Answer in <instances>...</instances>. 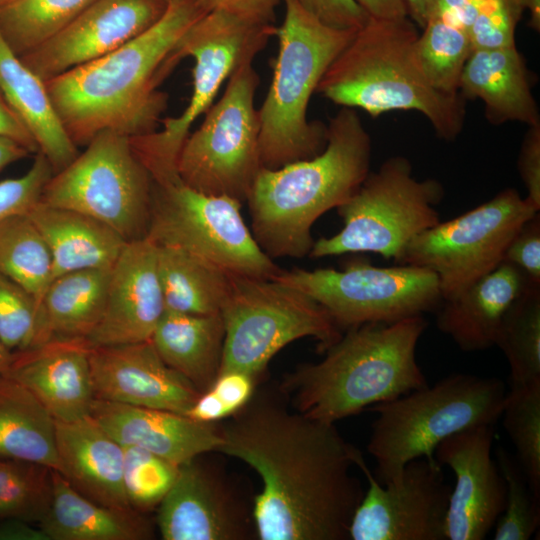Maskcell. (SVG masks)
<instances>
[{"instance_id":"9c48e42d","label":"cell","mask_w":540,"mask_h":540,"mask_svg":"<svg viewBox=\"0 0 540 540\" xmlns=\"http://www.w3.org/2000/svg\"><path fill=\"white\" fill-rule=\"evenodd\" d=\"M443 197L438 180L416 179L408 158L389 157L336 208L343 227L314 241L309 256L371 252L398 263L411 240L440 221Z\"/></svg>"},{"instance_id":"44dd1931","label":"cell","mask_w":540,"mask_h":540,"mask_svg":"<svg viewBox=\"0 0 540 540\" xmlns=\"http://www.w3.org/2000/svg\"><path fill=\"white\" fill-rule=\"evenodd\" d=\"M90 365L96 399L186 414L200 394L150 340L91 348Z\"/></svg>"},{"instance_id":"e0dca14e","label":"cell","mask_w":540,"mask_h":540,"mask_svg":"<svg viewBox=\"0 0 540 540\" xmlns=\"http://www.w3.org/2000/svg\"><path fill=\"white\" fill-rule=\"evenodd\" d=\"M355 465L368 481L349 527L351 540H446L445 520L451 486L435 457L408 462L401 476L381 484L361 451Z\"/></svg>"},{"instance_id":"94428289","label":"cell","mask_w":540,"mask_h":540,"mask_svg":"<svg viewBox=\"0 0 540 540\" xmlns=\"http://www.w3.org/2000/svg\"><path fill=\"white\" fill-rule=\"evenodd\" d=\"M162 1L165 2L166 4H169V3L180 1V0H162Z\"/></svg>"},{"instance_id":"e575fe53","label":"cell","mask_w":540,"mask_h":540,"mask_svg":"<svg viewBox=\"0 0 540 540\" xmlns=\"http://www.w3.org/2000/svg\"><path fill=\"white\" fill-rule=\"evenodd\" d=\"M95 0H14L0 6V35L18 56L45 43Z\"/></svg>"},{"instance_id":"7c38bea8","label":"cell","mask_w":540,"mask_h":540,"mask_svg":"<svg viewBox=\"0 0 540 540\" xmlns=\"http://www.w3.org/2000/svg\"><path fill=\"white\" fill-rule=\"evenodd\" d=\"M153 187L130 137L106 130L96 134L70 164L53 173L40 201L94 217L128 242L147 235Z\"/></svg>"},{"instance_id":"30bf717a","label":"cell","mask_w":540,"mask_h":540,"mask_svg":"<svg viewBox=\"0 0 540 540\" xmlns=\"http://www.w3.org/2000/svg\"><path fill=\"white\" fill-rule=\"evenodd\" d=\"M220 315L225 329L220 372L238 370L259 380L291 342L313 337L325 350L342 335L312 297L273 279L233 276Z\"/></svg>"},{"instance_id":"4fadbf2b","label":"cell","mask_w":540,"mask_h":540,"mask_svg":"<svg viewBox=\"0 0 540 540\" xmlns=\"http://www.w3.org/2000/svg\"><path fill=\"white\" fill-rule=\"evenodd\" d=\"M241 202L186 186L180 179L153 187L146 237L182 249L233 276L274 279L282 269L258 245Z\"/></svg>"},{"instance_id":"5b68a950","label":"cell","mask_w":540,"mask_h":540,"mask_svg":"<svg viewBox=\"0 0 540 540\" xmlns=\"http://www.w3.org/2000/svg\"><path fill=\"white\" fill-rule=\"evenodd\" d=\"M418 35L409 17H369L327 68L316 92L373 118L395 110L417 111L439 138L454 141L464 127L465 99L442 93L425 79L413 54Z\"/></svg>"},{"instance_id":"4316f807","label":"cell","mask_w":540,"mask_h":540,"mask_svg":"<svg viewBox=\"0 0 540 540\" xmlns=\"http://www.w3.org/2000/svg\"><path fill=\"white\" fill-rule=\"evenodd\" d=\"M28 215L50 250L51 280L72 271L112 268L127 242L109 225L72 209L39 201Z\"/></svg>"},{"instance_id":"7a4b0ae2","label":"cell","mask_w":540,"mask_h":540,"mask_svg":"<svg viewBox=\"0 0 540 540\" xmlns=\"http://www.w3.org/2000/svg\"><path fill=\"white\" fill-rule=\"evenodd\" d=\"M203 14L197 0L169 3L160 20L138 37L45 81L58 118L77 147L106 130L135 137L157 129L168 101L159 85L178 64L181 37Z\"/></svg>"},{"instance_id":"d6a6232c","label":"cell","mask_w":540,"mask_h":540,"mask_svg":"<svg viewBox=\"0 0 540 540\" xmlns=\"http://www.w3.org/2000/svg\"><path fill=\"white\" fill-rule=\"evenodd\" d=\"M157 270L165 311L220 313L232 277L220 268L176 247L157 246Z\"/></svg>"},{"instance_id":"8fae6325","label":"cell","mask_w":540,"mask_h":540,"mask_svg":"<svg viewBox=\"0 0 540 540\" xmlns=\"http://www.w3.org/2000/svg\"><path fill=\"white\" fill-rule=\"evenodd\" d=\"M258 85L253 61L240 65L228 78L222 96L179 152L177 174L186 186L207 195L247 201L263 168L255 107Z\"/></svg>"},{"instance_id":"83f0119b","label":"cell","mask_w":540,"mask_h":540,"mask_svg":"<svg viewBox=\"0 0 540 540\" xmlns=\"http://www.w3.org/2000/svg\"><path fill=\"white\" fill-rule=\"evenodd\" d=\"M49 540H149L154 528L145 513L99 504L52 470V497L38 524Z\"/></svg>"},{"instance_id":"91938a15","label":"cell","mask_w":540,"mask_h":540,"mask_svg":"<svg viewBox=\"0 0 540 540\" xmlns=\"http://www.w3.org/2000/svg\"><path fill=\"white\" fill-rule=\"evenodd\" d=\"M12 1H14V0H0V6H3V5H5L7 3H10Z\"/></svg>"},{"instance_id":"11a10c76","label":"cell","mask_w":540,"mask_h":540,"mask_svg":"<svg viewBox=\"0 0 540 540\" xmlns=\"http://www.w3.org/2000/svg\"><path fill=\"white\" fill-rule=\"evenodd\" d=\"M408 17L423 28L433 14L436 0H403Z\"/></svg>"},{"instance_id":"ac0fdd59","label":"cell","mask_w":540,"mask_h":540,"mask_svg":"<svg viewBox=\"0 0 540 540\" xmlns=\"http://www.w3.org/2000/svg\"><path fill=\"white\" fill-rule=\"evenodd\" d=\"M494 425L462 430L438 444L436 461L455 475L445 520L446 540H483L506 503V483L492 458Z\"/></svg>"},{"instance_id":"7bdbcfd3","label":"cell","mask_w":540,"mask_h":540,"mask_svg":"<svg viewBox=\"0 0 540 540\" xmlns=\"http://www.w3.org/2000/svg\"><path fill=\"white\" fill-rule=\"evenodd\" d=\"M524 10L520 0H482L468 30L473 50L515 46V29Z\"/></svg>"},{"instance_id":"836d02e7","label":"cell","mask_w":540,"mask_h":540,"mask_svg":"<svg viewBox=\"0 0 540 540\" xmlns=\"http://www.w3.org/2000/svg\"><path fill=\"white\" fill-rule=\"evenodd\" d=\"M0 272L29 292L39 306L51 281L52 258L28 213L0 222Z\"/></svg>"},{"instance_id":"603a6c76","label":"cell","mask_w":540,"mask_h":540,"mask_svg":"<svg viewBox=\"0 0 540 540\" xmlns=\"http://www.w3.org/2000/svg\"><path fill=\"white\" fill-rule=\"evenodd\" d=\"M90 414L120 444L136 446L182 465L217 452L218 423H202L185 414L94 399Z\"/></svg>"},{"instance_id":"816d5d0a","label":"cell","mask_w":540,"mask_h":540,"mask_svg":"<svg viewBox=\"0 0 540 540\" xmlns=\"http://www.w3.org/2000/svg\"><path fill=\"white\" fill-rule=\"evenodd\" d=\"M481 2L482 0H436L431 17H441L468 32Z\"/></svg>"},{"instance_id":"bcb514c9","label":"cell","mask_w":540,"mask_h":540,"mask_svg":"<svg viewBox=\"0 0 540 540\" xmlns=\"http://www.w3.org/2000/svg\"><path fill=\"white\" fill-rule=\"evenodd\" d=\"M303 9L326 26L358 30L369 18L356 0H297Z\"/></svg>"},{"instance_id":"9f6ffc18","label":"cell","mask_w":540,"mask_h":540,"mask_svg":"<svg viewBox=\"0 0 540 540\" xmlns=\"http://www.w3.org/2000/svg\"><path fill=\"white\" fill-rule=\"evenodd\" d=\"M31 153L17 142L0 137V171L8 165L24 159Z\"/></svg>"},{"instance_id":"c3c4849f","label":"cell","mask_w":540,"mask_h":540,"mask_svg":"<svg viewBox=\"0 0 540 540\" xmlns=\"http://www.w3.org/2000/svg\"><path fill=\"white\" fill-rule=\"evenodd\" d=\"M260 382L246 372L229 370L220 372L209 390L220 399L231 416L249 401Z\"/></svg>"},{"instance_id":"1f68e13d","label":"cell","mask_w":540,"mask_h":540,"mask_svg":"<svg viewBox=\"0 0 540 540\" xmlns=\"http://www.w3.org/2000/svg\"><path fill=\"white\" fill-rule=\"evenodd\" d=\"M0 459L59 471L55 419L28 389L6 376L0 377Z\"/></svg>"},{"instance_id":"277c9868","label":"cell","mask_w":540,"mask_h":540,"mask_svg":"<svg viewBox=\"0 0 540 540\" xmlns=\"http://www.w3.org/2000/svg\"><path fill=\"white\" fill-rule=\"evenodd\" d=\"M423 315L346 329L319 362L284 376L279 388L297 411L334 423L428 385L416 360Z\"/></svg>"},{"instance_id":"6da1fadb","label":"cell","mask_w":540,"mask_h":540,"mask_svg":"<svg viewBox=\"0 0 540 540\" xmlns=\"http://www.w3.org/2000/svg\"><path fill=\"white\" fill-rule=\"evenodd\" d=\"M217 453L259 475L254 495L259 540H348L364 490L352 474L359 450L334 423L297 411L278 387H262L218 423Z\"/></svg>"},{"instance_id":"f35d334b","label":"cell","mask_w":540,"mask_h":540,"mask_svg":"<svg viewBox=\"0 0 540 540\" xmlns=\"http://www.w3.org/2000/svg\"><path fill=\"white\" fill-rule=\"evenodd\" d=\"M501 417L516 449V460L540 499V381L510 387Z\"/></svg>"},{"instance_id":"8d00e7d4","label":"cell","mask_w":540,"mask_h":540,"mask_svg":"<svg viewBox=\"0 0 540 540\" xmlns=\"http://www.w3.org/2000/svg\"><path fill=\"white\" fill-rule=\"evenodd\" d=\"M422 29L413 46L418 68L434 89L459 94L460 78L473 51L468 32L438 16Z\"/></svg>"},{"instance_id":"7402d4cb","label":"cell","mask_w":540,"mask_h":540,"mask_svg":"<svg viewBox=\"0 0 540 540\" xmlns=\"http://www.w3.org/2000/svg\"><path fill=\"white\" fill-rule=\"evenodd\" d=\"M90 352L86 340L53 339L15 351L3 376L28 389L56 421H75L90 415L95 399Z\"/></svg>"},{"instance_id":"2e32d148","label":"cell","mask_w":540,"mask_h":540,"mask_svg":"<svg viewBox=\"0 0 540 540\" xmlns=\"http://www.w3.org/2000/svg\"><path fill=\"white\" fill-rule=\"evenodd\" d=\"M202 453L180 465L177 478L157 507L164 540L257 539L254 495L222 460Z\"/></svg>"},{"instance_id":"74e56055","label":"cell","mask_w":540,"mask_h":540,"mask_svg":"<svg viewBox=\"0 0 540 540\" xmlns=\"http://www.w3.org/2000/svg\"><path fill=\"white\" fill-rule=\"evenodd\" d=\"M52 497V469L33 462L0 459V521L39 524Z\"/></svg>"},{"instance_id":"d4e9b609","label":"cell","mask_w":540,"mask_h":540,"mask_svg":"<svg viewBox=\"0 0 540 540\" xmlns=\"http://www.w3.org/2000/svg\"><path fill=\"white\" fill-rule=\"evenodd\" d=\"M531 284L522 271L502 261L457 295L442 300L437 328L462 351L491 348L504 315Z\"/></svg>"},{"instance_id":"b9f144b4","label":"cell","mask_w":540,"mask_h":540,"mask_svg":"<svg viewBox=\"0 0 540 540\" xmlns=\"http://www.w3.org/2000/svg\"><path fill=\"white\" fill-rule=\"evenodd\" d=\"M37 311L36 299L0 272V338L13 352L31 345Z\"/></svg>"},{"instance_id":"484cf974","label":"cell","mask_w":540,"mask_h":540,"mask_svg":"<svg viewBox=\"0 0 540 540\" xmlns=\"http://www.w3.org/2000/svg\"><path fill=\"white\" fill-rule=\"evenodd\" d=\"M459 94L465 100L480 99L486 118L494 125L540 124L529 71L516 46L473 50L460 78Z\"/></svg>"},{"instance_id":"f907efd6","label":"cell","mask_w":540,"mask_h":540,"mask_svg":"<svg viewBox=\"0 0 540 540\" xmlns=\"http://www.w3.org/2000/svg\"><path fill=\"white\" fill-rule=\"evenodd\" d=\"M0 137L11 139L25 147L31 154L38 152L37 144L6 100L0 88Z\"/></svg>"},{"instance_id":"f5cc1de1","label":"cell","mask_w":540,"mask_h":540,"mask_svg":"<svg viewBox=\"0 0 540 540\" xmlns=\"http://www.w3.org/2000/svg\"><path fill=\"white\" fill-rule=\"evenodd\" d=\"M0 540H49L45 532L32 523L10 519L0 521Z\"/></svg>"},{"instance_id":"f546056e","label":"cell","mask_w":540,"mask_h":540,"mask_svg":"<svg viewBox=\"0 0 540 540\" xmlns=\"http://www.w3.org/2000/svg\"><path fill=\"white\" fill-rule=\"evenodd\" d=\"M0 88L54 173L70 164L79 154L78 147L62 126L45 81L22 62L1 35Z\"/></svg>"},{"instance_id":"ee69618b","label":"cell","mask_w":540,"mask_h":540,"mask_svg":"<svg viewBox=\"0 0 540 540\" xmlns=\"http://www.w3.org/2000/svg\"><path fill=\"white\" fill-rule=\"evenodd\" d=\"M54 171L41 153L21 176L0 181V222L15 214L28 213L40 200Z\"/></svg>"},{"instance_id":"5bb4252c","label":"cell","mask_w":540,"mask_h":540,"mask_svg":"<svg viewBox=\"0 0 540 540\" xmlns=\"http://www.w3.org/2000/svg\"><path fill=\"white\" fill-rule=\"evenodd\" d=\"M273 280L312 297L340 330L423 315L443 300L432 271L409 264L378 267L361 258L341 269H282Z\"/></svg>"},{"instance_id":"52a82bcc","label":"cell","mask_w":540,"mask_h":540,"mask_svg":"<svg viewBox=\"0 0 540 540\" xmlns=\"http://www.w3.org/2000/svg\"><path fill=\"white\" fill-rule=\"evenodd\" d=\"M506 385L496 377L454 373L394 400L369 407L377 414L367 450L381 484L397 480L405 465L434 457L438 444L462 430L494 425L501 417Z\"/></svg>"},{"instance_id":"6f0895ef","label":"cell","mask_w":540,"mask_h":540,"mask_svg":"<svg viewBox=\"0 0 540 540\" xmlns=\"http://www.w3.org/2000/svg\"><path fill=\"white\" fill-rule=\"evenodd\" d=\"M524 9L530 13L529 27L534 31H540V0H520Z\"/></svg>"},{"instance_id":"f1b7e54d","label":"cell","mask_w":540,"mask_h":540,"mask_svg":"<svg viewBox=\"0 0 540 540\" xmlns=\"http://www.w3.org/2000/svg\"><path fill=\"white\" fill-rule=\"evenodd\" d=\"M110 274L111 268H91L51 280L39 302L28 348L53 339L86 340L103 315Z\"/></svg>"},{"instance_id":"cb8c5ba5","label":"cell","mask_w":540,"mask_h":540,"mask_svg":"<svg viewBox=\"0 0 540 540\" xmlns=\"http://www.w3.org/2000/svg\"><path fill=\"white\" fill-rule=\"evenodd\" d=\"M55 423L58 472L99 504L133 509L123 485V446L91 414Z\"/></svg>"},{"instance_id":"8992f818","label":"cell","mask_w":540,"mask_h":540,"mask_svg":"<svg viewBox=\"0 0 540 540\" xmlns=\"http://www.w3.org/2000/svg\"><path fill=\"white\" fill-rule=\"evenodd\" d=\"M278 54L266 97L258 109L263 168L278 169L311 158L326 144L327 126L307 119L310 99L327 68L357 30L324 25L297 0H283Z\"/></svg>"},{"instance_id":"60d3db41","label":"cell","mask_w":540,"mask_h":540,"mask_svg":"<svg viewBox=\"0 0 540 540\" xmlns=\"http://www.w3.org/2000/svg\"><path fill=\"white\" fill-rule=\"evenodd\" d=\"M497 465L506 483V503L495 523V540H529L540 525V499L531 491L516 458L497 450Z\"/></svg>"},{"instance_id":"d590c367","label":"cell","mask_w":540,"mask_h":540,"mask_svg":"<svg viewBox=\"0 0 540 540\" xmlns=\"http://www.w3.org/2000/svg\"><path fill=\"white\" fill-rule=\"evenodd\" d=\"M510 368V387L540 381V285L531 284L504 315L495 341Z\"/></svg>"},{"instance_id":"ffe728a7","label":"cell","mask_w":540,"mask_h":540,"mask_svg":"<svg viewBox=\"0 0 540 540\" xmlns=\"http://www.w3.org/2000/svg\"><path fill=\"white\" fill-rule=\"evenodd\" d=\"M164 312L157 245L148 237L128 241L111 268L103 315L86 342L96 348L148 341Z\"/></svg>"},{"instance_id":"3957f363","label":"cell","mask_w":540,"mask_h":540,"mask_svg":"<svg viewBox=\"0 0 540 540\" xmlns=\"http://www.w3.org/2000/svg\"><path fill=\"white\" fill-rule=\"evenodd\" d=\"M371 151L356 109L341 107L320 153L278 169L261 168L247 198L260 248L272 259L309 255L313 224L358 189L370 172Z\"/></svg>"},{"instance_id":"680465c9","label":"cell","mask_w":540,"mask_h":540,"mask_svg":"<svg viewBox=\"0 0 540 540\" xmlns=\"http://www.w3.org/2000/svg\"><path fill=\"white\" fill-rule=\"evenodd\" d=\"M14 352L0 338V377L5 374L13 360Z\"/></svg>"},{"instance_id":"ab89813d","label":"cell","mask_w":540,"mask_h":540,"mask_svg":"<svg viewBox=\"0 0 540 540\" xmlns=\"http://www.w3.org/2000/svg\"><path fill=\"white\" fill-rule=\"evenodd\" d=\"M122 446L123 485L129 505L142 513L157 509L174 484L180 465L140 447Z\"/></svg>"},{"instance_id":"d6986e66","label":"cell","mask_w":540,"mask_h":540,"mask_svg":"<svg viewBox=\"0 0 540 540\" xmlns=\"http://www.w3.org/2000/svg\"><path fill=\"white\" fill-rule=\"evenodd\" d=\"M167 6L162 0H95L59 33L19 57L47 81L138 37L160 20Z\"/></svg>"},{"instance_id":"9a60e30c","label":"cell","mask_w":540,"mask_h":540,"mask_svg":"<svg viewBox=\"0 0 540 540\" xmlns=\"http://www.w3.org/2000/svg\"><path fill=\"white\" fill-rule=\"evenodd\" d=\"M537 211L515 188L423 231L398 263L432 271L448 299L496 268L511 239Z\"/></svg>"},{"instance_id":"7dc6e473","label":"cell","mask_w":540,"mask_h":540,"mask_svg":"<svg viewBox=\"0 0 540 540\" xmlns=\"http://www.w3.org/2000/svg\"><path fill=\"white\" fill-rule=\"evenodd\" d=\"M518 172L525 186V199L540 210V124L528 126L522 140L518 161Z\"/></svg>"},{"instance_id":"4dcf8cb0","label":"cell","mask_w":540,"mask_h":540,"mask_svg":"<svg viewBox=\"0 0 540 540\" xmlns=\"http://www.w3.org/2000/svg\"><path fill=\"white\" fill-rule=\"evenodd\" d=\"M225 329L220 313L165 311L150 339L162 360L201 393L220 373Z\"/></svg>"},{"instance_id":"ba28073f","label":"cell","mask_w":540,"mask_h":540,"mask_svg":"<svg viewBox=\"0 0 540 540\" xmlns=\"http://www.w3.org/2000/svg\"><path fill=\"white\" fill-rule=\"evenodd\" d=\"M274 24H258L213 10L199 17L181 37L175 59H194L192 94L177 117L163 120L161 129L130 137L132 148L154 183L179 179L177 159L194 122L214 103L225 80L256 55L275 36Z\"/></svg>"},{"instance_id":"db71d44e","label":"cell","mask_w":540,"mask_h":540,"mask_svg":"<svg viewBox=\"0 0 540 540\" xmlns=\"http://www.w3.org/2000/svg\"><path fill=\"white\" fill-rule=\"evenodd\" d=\"M368 17L397 19L408 17L403 0H356Z\"/></svg>"},{"instance_id":"f6af8a7d","label":"cell","mask_w":540,"mask_h":540,"mask_svg":"<svg viewBox=\"0 0 540 540\" xmlns=\"http://www.w3.org/2000/svg\"><path fill=\"white\" fill-rule=\"evenodd\" d=\"M503 261L522 271L529 281L540 285V214L537 212L508 244Z\"/></svg>"},{"instance_id":"681fc988","label":"cell","mask_w":540,"mask_h":540,"mask_svg":"<svg viewBox=\"0 0 540 540\" xmlns=\"http://www.w3.org/2000/svg\"><path fill=\"white\" fill-rule=\"evenodd\" d=\"M283 0H197L199 7L207 13L223 11L258 24H274L275 10Z\"/></svg>"}]
</instances>
